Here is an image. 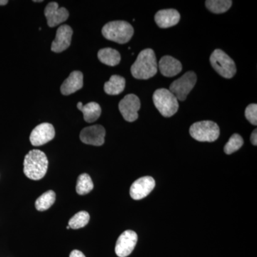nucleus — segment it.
Wrapping results in <instances>:
<instances>
[{"label":"nucleus","mask_w":257,"mask_h":257,"mask_svg":"<svg viewBox=\"0 0 257 257\" xmlns=\"http://www.w3.org/2000/svg\"><path fill=\"white\" fill-rule=\"evenodd\" d=\"M157 72V62L155 52L152 49H145L140 52L138 58L131 67V73L135 78L148 79Z\"/></svg>","instance_id":"f257e3e1"},{"label":"nucleus","mask_w":257,"mask_h":257,"mask_svg":"<svg viewBox=\"0 0 257 257\" xmlns=\"http://www.w3.org/2000/svg\"><path fill=\"white\" fill-rule=\"evenodd\" d=\"M48 163L46 155L43 152L31 150L24 160V173L29 179L40 180L46 175Z\"/></svg>","instance_id":"f03ea898"},{"label":"nucleus","mask_w":257,"mask_h":257,"mask_svg":"<svg viewBox=\"0 0 257 257\" xmlns=\"http://www.w3.org/2000/svg\"><path fill=\"white\" fill-rule=\"evenodd\" d=\"M101 33L106 40L116 43L126 44L133 36L134 28L127 22L113 21L103 27Z\"/></svg>","instance_id":"7ed1b4c3"},{"label":"nucleus","mask_w":257,"mask_h":257,"mask_svg":"<svg viewBox=\"0 0 257 257\" xmlns=\"http://www.w3.org/2000/svg\"><path fill=\"white\" fill-rule=\"evenodd\" d=\"M153 101L161 114L165 117H170L178 111V99L165 88L155 91L153 94Z\"/></svg>","instance_id":"20e7f679"},{"label":"nucleus","mask_w":257,"mask_h":257,"mask_svg":"<svg viewBox=\"0 0 257 257\" xmlns=\"http://www.w3.org/2000/svg\"><path fill=\"white\" fill-rule=\"evenodd\" d=\"M189 133L197 141L213 143L219 138L220 130L214 121H202L194 123L191 126Z\"/></svg>","instance_id":"39448f33"},{"label":"nucleus","mask_w":257,"mask_h":257,"mask_svg":"<svg viewBox=\"0 0 257 257\" xmlns=\"http://www.w3.org/2000/svg\"><path fill=\"white\" fill-rule=\"evenodd\" d=\"M210 63L214 70L224 78H232L236 74V67L234 60L219 49L211 54Z\"/></svg>","instance_id":"423d86ee"},{"label":"nucleus","mask_w":257,"mask_h":257,"mask_svg":"<svg viewBox=\"0 0 257 257\" xmlns=\"http://www.w3.org/2000/svg\"><path fill=\"white\" fill-rule=\"evenodd\" d=\"M197 80V74L190 71L172 82L169 90L178 100L184 101L195 86Z\"/></svg>","instance_id":"0eeeda50"},{"label":"nucleus","mask_w":257,"mask_h":257,"mask_svg":"<svg viewBox=\"0 0 257 257\" xmlns=\"http://www.w3.org/2000/svg\"><path fill=\"white\" fill-rule=\"evenodd\" d=\"M141 107V102L138 96L130 94L125 96L119 104L120 113L128 122H133L138 119V111Z\"/></svg>","instance_id":"6e6552de"},{"label":"nucleus","mask_w":257,"mask_h":257,"mask_svg":"<svg viewBox=\"0 0 257 257\" xmlns=\"http://www.w3.org/2000/svg\"><path fill=\"white\" fill-rule=\"evenodd\" d=\"M138 236L132 230L124 231L116 241L115 253L119 257H126L133 252L138 242Z\"/></svg>","instance_id":"1a4fd4ad"},{"label":"nucleus","mask_w":257,"mask_h":257,"mask_svg":"<svg viewBox=\"0 0 257 257\" xmlns=\"http://www.w3.org/2000/svg\"><path fill=\"white\" fill-rule=\"evenodd\" d=\"M55 130L53 125L50 123H42L32 130L30 135V143L33 146H42L53 140Z\"/></svg>","instance_id":"9d476101"},{"label":"nucleus","mask_w":257,"mask_h":257,"mask_svg":"<svg viewBox=\"0 0 257 257\" xmlns=\"http://www.w3.org/2000/svg\"><path fill=\"white\" fill-rule=\"evenodd\" d=\"M105 135L104 126L97 124L83 128L79 137L83 143L99 147L104 143Z\"/></svg>","instance_id":"9b49d317"},{"label":"nucleus","mask_w":257,"mask_h":257,"mask_svg":"<svg viewBox=\"0 0 257 257\" xmlns=\"http://www.w3.org/2000/svg\"><path fill=\"white\" fill-rule=\"evenodd\" d=\"M45 15L47 25L50 28H55L64 23L69 18V12L64 8H60L55 2H52L47 5L45 9Z\"/></svg>","instance_id":"f8f14e48"},{"label":"nucleus","mask_w":257,"mask_h":257,"mask_svg":"<svg viewBox=\"0 0 257 257\" xmlns=\"http://www.w3.org/2000/svg\"><path fill=\"white\" fill-rule=\"evenodd\" d=\"M155 187L152 177H143L135 181L130 188V196L135 200H140L148 196Z\"/></svg>","instance_id":"ddd939ff"},{"label":"nucleus","mask_w":257,"mask_h":257,"mask_svg":"<svg viewBox=\"0 0 257 257\" xmlns=\"http://www.w3.org/2000/svg\"><path fill=\"white\" fill-rule=\"evenodd\" d=\"M73 30L67 25H62L57 29L55 40L52 42L51 50L56 53H60L70 46Z\"/></svg>","instance_id":"4468645a"},{"label":"nucleus","mask_w":257,"mask_h":257,"mask_svg":"<svg viewBox=\"0 0 257 257\" xmlns=\"http://www.w3.org/2000/svg\"><path fill=\"white\" fill-rule=\"evenodd\" d=\"M155 20L160 28H172L179 23L180 14L177 10L174 9L160 10L155 15Z\"/></svg>","instance_id":"2eb2a0df"},{"label":"nucleus","mask_w":257,"mask_h":257,"mask_svg":"<svg viewBox=\"0 0 257 257\" xmlns=\"http://www.w3.org/2000/svg\"><path fill=\"white\" fill-rule=\"evenodd\" d=\"M159 69L162 75L172 77L180 73L182 70L181 62L171 56H164L159 62Z\"/></svg>","instance_id":"dca6fc26"},{"label":"nucleus","mask_w":257,"mask_h":257,"mask_svg":"<svg viewBox=\"0 0 257 257\" xmlns=\"http://www.w3.org/2000/svg\"><path fill=\"white\" fill-rule=\"evenodd\" d=\"M83 87V74L79 71H74L61 86L60 90L63 95L73 94Z\"/></svg>","instance_id":"f3484780"},{"label":"nucleus","mask_w":257,"mask_h":257,"mask_svg":"<svg viewBox=\"0 0 257 257\" xmlns=\"http://www.w3.org/2000/svg\"><path fill=\"white\" fill-rule=\"evenodd\" d=\"M77 108L84 115V119L88 123H92L99 119L101 113V106L96 102L87 103L83 105L82 102L77 103Z\"/></svg>","instance_id":"a211bd4d"},{"label":"nucleus","mask_w":257,"mask_h":257,"mask_svg":"<svg viewBox=\"0 0 257 257\" xmlns=\"http://www.w3.org/2000/svg\"><path fill=\"white\" fill-rule=\"evenodd\" d=\"M126 81L119 75H112L104 86V92L109 95H118L124 91Z\"/></svg>","instance_id":"6ab92c4d"},{"label":"nucleus","mask_w":257,"mask_h":257,"mask_svg":"<svg viewBox=\"0 0 257 257\" xmlns=\"http://www.w3.org/2000/svg\"><path fill=\"white\" fill-rule=\"evenodd\" d=\"M98 59L101 63L106 65L114 67L119 64L121 61V55L117 50L112 48L101 49L98 52Z\"/></svg>","instance_id":"aec40b11"},{"label":"nucleus","mask_w":257,"mask_h":257,"mask_svg":"<svg viewBox=\"0 0 257 257\" xmlns=\"http://www.w3.org/2000/svg\"><path fill=\"white\" fill-rule=\"evenodd\" d=\"M56 194L53 191L50 190L44 193L37 199L35 207L38 211H43L50 209L55 202Z\"/></svg>","instance_id":"412c9836"},{"label":"nucleus","mask_w":257,"mask_h":257,"mask_svg":"<svg viewBox=\"0 0 257 257\" xmlns=\"http://www.w3.org/2000/svg\"><path fill=\"white\" fill-rule=\"evenodd\" d=\"M232 5V1L230 0H207L206 6L211 13L221 14L228 11Z\"/></svg>","instance_id":"4be33fe9"},{"label":"nucleus","mask_w":257,"mask_h":257,"mask_svg":"<svg viewBox=\"0 0 257 257\" xmlns=\"http://www.w3.org/2000/svg\"><path fill=\"white\" fill-rule=\"evenodd\" d=\"M94 189V184L91 177L87 174L79 175L77 179L76 190L79 195H85L89 194Z\"/></svg>","instance_id":"5701e85b"},{"label":"nucleus","mask_w":257,"mask_h":257,"mask_svg":"<svg viewBox=\"0 0 257 257\" xmlns=\"http://www.w3.org/2000/svg\"><path fill=\"white\" fill-rule=\"evenodd\" d=\"M89 218L90 216L87 211H79L69 219L68 226L73 229L84 227L89 223Z\"/></svg>","instance_id":"b1692460"},{"label":"nucleus","mask_w":257,"mask_h":257,"mask_svg":"<svg viewBox=\"0 0 257 257\" xmlns=\"http://www.w3.org/2000/svg\"><path fill=\"white\" fill-rule=\"evenodd\" d=\"M243 138L238 134H234L225 145L224 152L226 155H231L239 150L243 146Z\"/></svg>","instance_id":"393cba45"},{"label":"nucleus","mask_w":257,"mask_h":257,"mask_svg":"<svg viewBox=\"0 0 257 257\" xmlns=\"http://www.w3.org/2000/svg\"><path fill=\"white\" fill-rule=\"evenodd\" d=\"M245 116L251 124H257V104H251L245 109Z\"/></svg>","instance_id":"a878e982"},{"label":"nucleus","mask_w":257,"mask_h":257,"mask_svg":"<svg viewBox=\"0 0 257 257\" xmlns=\"http://www.w3.org/2000/svg\"><path fill=\"white\" fill-rule=\"evenodd\" d=\"M69 257H85V256L82 251H79V250H73L69 255Z\"/></svg>","instance_id":"bb28decb"},{"label":"nucleus","mask_w":257,"mask_h":257,"mask_svg":"<svg viewBox=\"0 0 257 257\" xmlns=\"http://www.w3.org/2000/svg\"><path fill=\"white\" fill-rule=\"evenodd\" d=\"M251 142L253 145L256 146L257 145V130H254L251 135Z\"/></svg>","instance_id":"cd10ccee"},{"label":"nucleus","mask_w":257,"mask_h":257,"mask_svg":"<svg viewBox=\"0 0 257 257\" xmlns=\"http://www.w3.org/2000/svg\"><path fill=\"white\" fill-rule=\"evenodd\" d=\"M8 1L7 0H0V6H3V5H6L8 4Z\"/></svg>","instance_id":"c85d7f7f"},{"label":"nucleus","mask_w":257,"mask_h":257,"mask_svg":"<svg viewBox=\"0 0 257 257\" xmlns=\"http://www.w3.org/2000/svg\"><path fill=\"white\" fill-rule=\"evenodd\" d=\"M33 2H35V3H42V2H43V1H36V0H35V1H33Z\"/></svg>","instance_id":"c756f323"},{"label":"nucleus","mask_w":257,"mask_h":257,"mask_svg":"<svg viewBox=\"0 0 257 257\" xmlns=\"http://www.w3.org/2000/svg\"><path fill=\"white\" fill-rule=\"evenodd\" d=\"M69 228H70V227H69V226H67V229H69Z\"/></svg>","instance_id":"7c9ffc66"}]
</instances>
